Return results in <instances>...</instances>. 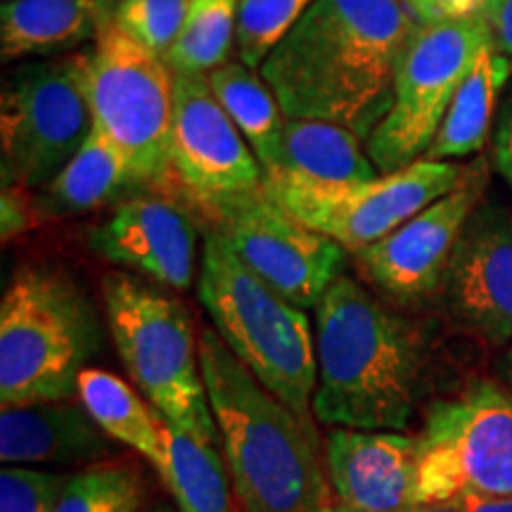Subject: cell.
<instances>
[{
  "label": "cell",
  "mask_w": 512,
  "mask_h": 512,
  "mask_svg": "<svg viewBox=\"0 0 512 512\" xmlns=\"http://www.w3.org/2000/svg\"><path fill=\"white\" fill-rule=\"evenodd\" d=\"M200 366L242 512H313L332 503L311 418L268 392L216 330H202Z\"/></svg>",
  "instance_id": "cell-3"
},
{
  "label": "cell",
  "mask_w": 512,
  "mask_h": 512,
  "mask_svg": "<svg viewBox=\"0 0 512 512\" xmlns=\"http://www.w3.org/2000/svg\"><path fill=\"white\" fill-rule=\"evenodd\" d=\"M465 176L463 166L453 162L418 159L363 183H318L287 171H268L264 185L294 219L356 254L456 190Z\"/></svg>",
  "instance_id": "cell-10"
},
{
  "label": "cell",
  "mask_w": 512,
  "mask_h": 512,
  "mask_svg": "<svg viewBox=\"0 0 512 512\" xmlns=\"http://www.w3.org/2000/svg\"><path fill=\"white\" fill-rule=\"evenodd\" d=\"M325 465L337 501L356 512H406L418 505V439L408 434L332 427Z\"/></svg>",
  "instance_id": "cell-17"
},
{
  "label": "cell",
  "mask_w": 512,
  "mask_h": 512,
  "mask_svg": "<svg viewBox=\"0 0 512 512\" xmlns=\"http://www.w3.org/2000/svg\"><path fill=\"white\" fill-rule=\"evenodd\" d=\"M93 304L60 268H17L0 302V406L79 399L100 349Z\"/></svg>",
  "instance_id": "cell-5"
},
{
  "label": "cell",
  "mask_w": 512,
  "mask_h": 512,
  "mask_svg": "<svg viewBox=\"0 0 512 512\" xmlns=\"http://www.w3.org/2000/svg\"><path fill=\"white\" fill-rule=\"evenodd\" d=\"M422 24L486 17L491 0H403Z\"/></svg>",
  "instance_id": "cell-32"
},
{
  "label": "cell",
  "mask_w": 512,
  "mask_h": 512,
  "mask_svg": "<svg viewBox=\"0 0 512 512\" xmlns=\"http://www.w3.org/2000/svg\"><path fill=\"white\" fill-rule=\"evenodd\" d=\"M494 162L512 190V86L505 91L494 121Z\"/></svg>",
  "instance_id": "cell-33"
},
{
  "label": "cell",
  "mask_w": 512,
  "mask_h": 512,
  "mask_svg": "<svg viewBox=\"0 0 512 512\" xmlns=\"http://www.w3.org/2000/svg\"><path fill=\"white\" fill-rule=\"evenodd\" d=\"M313 512H356L354 508H349V505H344V503H328V505H323V508H318V510H313Z\"/></svg>",
  "instance_id": "cell-37"
},
{
  "label": "cell",
  "mask_w": 512,
  "mask_h": 512,
  "mask_svg": "<svg viewBox=\"0 0 512 512\" xmlns=\"http://www.w3.org/2000/svg\"><path fill=\"white\" fill-rule=\"evenodd\" d=\"M313 0H240L235 50L238 60L259 69Z\"/></svg>",
  "instance_id": "cell-28"
},
{
  "label": "cell",
  "mask_w": 512,
  "mask_h": 512,
  "mask_svg": "<svg viewBox=\"0 0 512 512\" xmlns=\"http://www.w3.org/2000/svg\"><path fill=\"white\" fill-rule=\"evenodd\" d=\"M484 19L491 29L496 53L512 62V0H491Z\"/></svg>",
  "instance_id": "cell-34"
},
{
  "label": "cell",
  "mask_w": 512,
  "mask_h": 512,
  "mask_svg": "<svg viewBox=\"0 0 512 512\" xmlns=\"http://www.w3.org/2000/svg\"><path fill=\"white\" fill-rule=\"evenodd\" d=\"M273 171L318 183H363L380 176L368 157L366 140L323 119H287L283 159Z\"/></svg>",
  "instance_id": "cell-22"
},
{
  "label": "cell",
  "mask_w": 512,
  "mask_h": 512,
  "mask_svg": "<svg viewBox=\"0 0 512 512\" xmlns=\"http://www.w3.org/2000/svg\"><path fill=\"white\" fill-rule=\"evenodd\" d=\"M252 271L299 309H316L347 266V249L325 238L259 188L188 202Z\"/></svg>",
  "instance_id": "cell-12"
},
{
  "label": "cell",
  "mask_w": 512,
  "mask_h": 512,
  "mask_svg": "<svg viewBox=\"0 0 512 512\" xmlns=\"http://www.w3.org/2000/svg\"><path fill=\"white\" fill-rule=\"evenodd\" d=\"M200 302L242 366L292 411L311 418L318 384L311 318L261 280L214 230L202 247Z\"/></svg>",
  "instance_id": "cell-4"
},
{
  "label": "cell",
  "mask_w": 512,
  "mask_h": 512,
  "mask_svg": "<svg viewBox=\"0 0 512 512\" xmlns=\"http://www.w3.org/2000/svg\"><path fill=\"white\" fill-rule=\"evenodd\" d=\"M114 0H5L0 8L3 62L64 55L95 41L110 24Z\"/></svg>",
  "instance_id": "cell-19"
},
{
  "label": "cell",
  "mask_w": 512,
  "mask_h": 512,
  "mask_svg": "<svg viewBox=\"0 0 512 512\" xmlns=\"http://www.w3.org/2000/svg\"><path fill=\"white\" fill-rule=\"evenodd\" d=\"M192 0H114L112 24L150 53L164 57L181 34Z\"/></svg>",
  "instance_id": "cell-29"
},
{
  "label": "cell",
  "mask_w": 512,
  "mask_h": 512,
  "mask_svg": "<svg viewBox=\"0 0 512 512\" xmlns=\"http://www.w3.org/2000/svg\"><path fill=\"white\" fill-rule=\"evenodd\" d=\"M152 512H174V510H169V508H157V510H152Z\"/></svg>",
  "instance_id": "cell-39"
},
{
  "label": "cell",
  "mask_w": 512,
  "mask_h": 512,
  "mask_svg": "<svg viewBox=\"0 0 512 512\" xmlns=\"http://www.w3.org/2000/svg\"><path fill=\"white\" fill-rule=\"evenodd\" d=\"M494 48L484 17L420 24L403 50L387 117L366 140L380 174L418 162L479 57Z\"/></svg>",
  "instance_id": "cell-8"
},
{
  "label": "cell",
  "mask_w": 512,
  "mask_h": 512,
  "mask_svg": "<svg viewBox=\"0 0 512 512\" xmlns=\"http://www.w3.org/2000/svg\"><path fill=\"white\" fill-rule=\"evenodd\" d=\"M467 512H512V496L508 498H465L460 501Z\"/></svg>",
  "instance_id": "cell-35"
},
{
  "label": "cell",
  "mask_w": 512,
  "mask_h": 512,
  "mask_svg": "<svg viewBox=\"0 0 512 512\" xmlns=\"http://www.w3.org/2000/svg\"><path fill=\"white\" fill-rule=\"evenodd\" d=\"M313 311V415L330 427L406 430L427 394L430 358L418 328L344 273Z\"/></svg>",
  "instance_id": "cell-2"
},
{
  "label": "cell",
  "mask_w": 512,
  "mask_h": 512,
  "mask_svg": "<svg viewBox=\"0 0 512 512\" xmlns=\"http://www.w3.org/2000/svg\"><path fill=\"white\" fill-rule=\"evenodd\" d=\"M512 76V62L496 48H489L479 57L472 72L448 107L441 121L437 138L422 159L430 162H451L465 159L482 150L501 107V95Z\"/></svg>",
  "instance_id": "cell-21"
},
{
  "label": "cell",
  "mask_w": 512,
  "mask_h": 512,
  "mask_svg": "<svg viewBox=\"0 0 512 512\" xmlns=\"http://www.w3.org/2000/svg\"><path fill=\"white\" fill-rule=\"evenodd\" d=\"M79 399L107 437L133 448L152 467L164 456V415L140 399L136 389L110 370L86 368L79 377Z\"/></svg>",
  "instance_id": "cell-25"
},
{
  "label": "cell",
  "mask_w": 512,
  "mask_h": 512,
  "mask_svg": "<svg viewBox=\"0 0 512 512\" xmlns=\"http://www.w3.org/2000/svg\"><path fill=\"white\" fill-rule=\"evenodd\" d=\"M155 470L181 512H235L221 441L197 439L166 420L164 456Z\"/></svg>",
  "instance_id": "cell-24"
},
{
  "label": "cell",
  "mask_w": 512,
  "mask_h": 512,
  "mask_svg": "<svg viewBox=\"0 0 512 512\" xmlns=\"http://www.w3.org/2000/svg\"><path fill=\"white\" fill-rule=\"evenodd\" d=\"M91 50L29 62L0 95L3 188H46L93 131Z\"/></svg>",
  "instance_id": "cell-7"
},
{
  "label": "cell",
  "mask_w": 512,
  "mask_h": 512,
  "mask_svg": "<svg viewBox=\"0 0 512 512\" xmlns=\"http://www.w3.org/2000/svg\"><path fill=\"white\" fill-rule=\"evenodd\" d=\"M448 313L484 342H512V216L479 204L439 285Z\"/></svg>",
  "instance_id": "cell-15"
},
{
  "label": "cell",
  "mask_w": 512,
  "mask_h": 512,
  "mask_svg": "<svg viewBox=\"0 0 512 512\" xmlns=\"http://www.w3.org/2000/svg\"><path fill=\"white\" fill-rule=\"evenodd\" d=\"M93 126L131 162L140 188H164L171 171L174 79L159 57L107 24L91 48Z\"/></svg>",
  "instance_id": "cell-11"
},
{
  "label": "cell",
  "mask_w": 512,
  "mask_h": 512,
  "mask_svg": "<svg viewBox=\"0 0 512 512\" xmlns=\"http://www.w3.org/2000/svg\"><path fill=\"white\" fill-rule=\"evenodd\" d=\"M145 498L140 472L124 460H102L74 472L55 512H138Z\"/></svg>",
  "instance_id": "cell-27"
},
{
  "label": "cell",
  "mask_w": 512,
  "mask_h": 512,
  "mask_svg": "<svg viewBox=\"0 0 512 512\" xmlns=\"http://www.w3.org/2000/svg\"><path fill=\"white\" fill-rule=\"evenodd\" d=\"M420 24L403 0H313L259 74L287 119L332 121L368 140Z\"/></svg>",
  "instance_id": "cell-1"
},
{
  "label": "cell",
  "mask_w": 512,
  "mask_h": 512,
  "mask_svg": "<svg viewBox=\"0 0 512 512\" xmlns=\"http://www.w3.org/2000/svg\"><path fill=\"white\" fill-rule=\"evenodd\" d=\"M406 512H467L465 505L460 501H448V503H427V505H413Z\"/></svg>",
  "instance_id": "cell-36"
},
{
  "label": "cell",
  "mask_w": 512,
  "mask_h": 512,
  "mask_svg": "<svg viewBox=\"0 0 512 512\" xmlns=\"http://www.w3.org/2000/svg\"><path fill=\"white\" fill-rule=\"evenodd\" d=\"M264 183V166L223 110L207 76L176 74L171 171L164 188L185 202L252 190Z\"/></svg>",
  "instance_id": "cell-13"
},
{
  "label": "cell",
  "mask_w": 512,
  "mask_h": 512,
  "mask_svg": "<svg viewBox=\"0 0 512 512\" xmlns=\"http://www.w3.org/2000/svg\"><path fill=\"white\" fill-rule=\"evenodd\" d=\"M107 325L119 358L145 399L178 430L219 441L200 366V342L185 306L131 273L102 280Z\"/></svg>",
  "instance_id": "cell-6"
},
{
  "label": "cell",
  "mask_w": 512,
  "mask_h": 512,
  "mask_svg": "<svg viewBox=\"0 0 512 512\" xmlns=\"http://www.w3.org/2000/svg\"><path fill=\"white\" fill-rule=\"evenodd\" d=\"M114 444L81 399L29 403L0 413L5 465H95L114 456Z\"/></svg>",
  "instance_id": "cell-18"
},
{
  "label": "cell",
  "mask_w": 512,
  "mask_h": 512,
  "mask_svg": "<svg viewBox=\"0 0 512 512\" xmlns=\"http://www.w3.org/2000/svg\"><path fill=\"white\" fill-rule=\"evenodd\" d=\"M136 188H140V183L131 162L105 131L93 126L81 150L43 188L36 202L46 221L50 216L88 214L119 202L126 192Z\"/></svg>",
  "instance_id": "cell-20"
},
{
  "label": "cell",
  "mask_w": 512,
  "mask_h": 512,
  "mask_svg": "<svg viewBox=\"0 0 512 512\" xmlns=\"http://www.w3.org/2000/svg\"><path fill=\"white\" fill-rule=\"evenodd\" d=\"M415 439L418 505L512 496V394L498 384L434 403Z\"/></svg>",
  "instance_id": "cell-9"
},
{
  "label": "cell",
  "mask_w": 512,
  "mask_h": 512,
  "mask_svg": "<svg viewBox=\"0 0 512 512\" xmlns=\"http://www.w3.org/2000/svg\"><path fill=\"white\" fill-rule=\"evenodd\" d=\"M207 79L216 100L264 166V174L278 169L283 159L287 114L264 76L256 74V69L247 67L245 62L230 60L214 69Z\"/></svg>",
  "instance_id": "cell-23"
},
{
  "label": "cell",
  "mask_w": 512,
  "mask_h": 512,
  "mask_svg": "<svg viewBox=\"0 0 512 512\" xmlns=\"http://www.w3.org/2000/svg\"><path fill=\"white\" fill-rule=\"evenodd\" d=\"M508 377H510V382H512V347L508 351Z\"/></svg>",
  "instance_id": "cell-38"
},
{
  "label": "cell",
  "mask_w": 512,
  "mask_h": 512,
  "mask_svg": "<svg viewBox=\"0 0 512 512\" xmlns=\"http://www.w3.org/2000/svg\"><path fill=\"white\" fill-rule=\"evenodd\" d=\"M72 475L8 465L0 472V512H55Z\"/></svg>",
  "instance_id": "cell-30"
},
{
  "label": "cell",
  "mask_w": 512,
  "mask_h": 512,
  "mask_svg": "<svg viewBox=\"0 0 512 512\" xmlns=\"http://www.w3.org/2000/svg\"><path fill=\"white\" fill-rule=\"evenodd\" d=\"M0 214H3V242L17 235L27 233L43 221L38 202L31 200L29 190L24 188H3V202H0Z\"/></svg>",
  "instance_id": "cell-31"
},
{
  "label": "cell",
  "mask_w": 512,
  "mask_h": 512,
  "mask_svg": "<svg viewBox=\"0 0 512 512\" xmlns=\"http://www.w3.org/2000/svg\"><path fill=\"white\" fill-rule=\"evenodd\" d=\"M479 169V164L472 166L456 190L354 254L356 266L377 290L396 299H420L439 290L460 233L482 200L484 176Z\"/></svg>",
  "instance_id": "cell-14"
},
{
  "label": "cell",
  "mask_w": 512,
  "mask_h": 512,
  "mask_svg": "<svg viewBox=\"0 0 512 512\" xmlns=\"http://www.w3.org/2000/svg\"><path fill=\"white\" fill-rule=\"evenodd\" d=\"M91 247L102 259L174 290H188L195 280V221L166 197L136 195L124 200L91 235Z\"/></svg>",
  "instance_id": "cell-16"
},
{
  "label": "cell",
  "mask_w": 512,
  "mask_h": 512,
  "mask_svg": "<svg viewBox=\"0 0 512 512\" xmlns=\"http://www.w3.org/2000/svg\"><path fill=\"white\" fill-rule=\"evenodd\" d=\"M240 0H192L181 34L164 55L174 74L209 76L235 48Z\"/></svg>",
  "instance_id": "cell-26"
}]
</instances>
